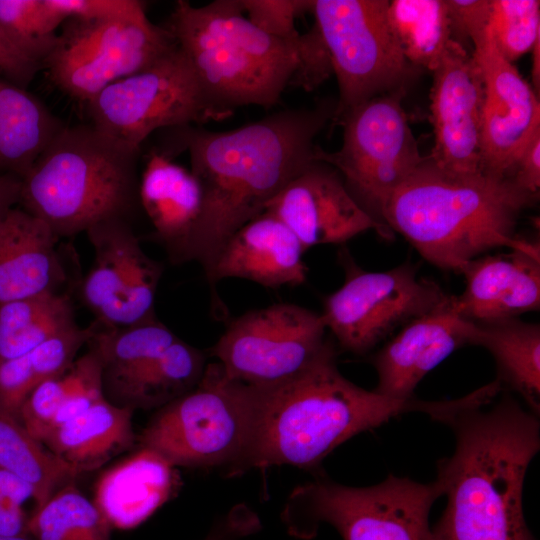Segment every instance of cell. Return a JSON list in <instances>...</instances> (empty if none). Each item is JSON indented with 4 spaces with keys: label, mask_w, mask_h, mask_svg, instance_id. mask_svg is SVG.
<instances>
[{
    "label": "cell",
    "mask_w": 540,
    "mask_h": 540,
    "mask_svg": "<svg viewBox=\"0 0 540 540\" xmlns=\"http://www.w3.org/2000/svg\"><path fill=\"white\" fill-rule=\"evenodd\" d=\"M336 103L292 108L229 131L171 128L174 146L190 156L203 208L187 262L206 276L226 241L265 211L268 202L314 158V139L333 119Z\"/></svg>",
    "instance_id": "obj_1"
},
{
    "label": "cell",
    "mask_w": 540,
    "mask_h": 540,
    "mask_svg": "<svg viewBox=\"0 0 540 540\" xmlns=\"http://www.w3.org/2000/svg\"><path fill=\"white\" fill-rule=\"evenodd\" d=\"M467 406L447 421L452 456L436 480L447 505L433 540H533L522 508L527 468L540 448L539 421L511 396L489 410Z\"/></svg>",
    "instance_id": "obj_2"
},
{
    "label": "cell",
    "mask_w": 540,
    "mask_h": 540,
    "mask_svg": "<svg viewBox=\"0 0 540 540\" xmlns=\"http://www.w3.org/2000/svg\"><path fill=\"white\" fill-rule=\"evenodd\" d=\"M258 390L255 425L248 449L233 474L251 468L291 465L311 469L351 437L403 413L443 419L456 402L392 399L346 379L332 341L297 377Z\"/></svg>",
    "instance_id": "obj_3"
},
{
    "label": "cell",
    "mask_w": 540,
    "mask_h": 540,
    "mask_svg": "<svg viewBox=\"0 0 540 540\" xmlns=\"http://www.w3.org/2000/svg\"><path fill=\"white\" fill-rule=\"evenodd\" d=\"M538 196L511 178L452 173L426 156L391 195L381 218L429 263L460 274L470 260L496 247L539 252L515 234L521 213Z\"/></svg>",
    "instance_id": "obj_4"
},
{
    "label": "cell",
    "mask_w": 540,
    "mask_h": 540,
    "mask_svg": "<svg viewBox=\"0 0 540 540\" xmlns=\"http://www.w3.org/2000/svg\"><path fill=\"white\" fill-rule=\"evenodd\" d=\"M243 14L240 0L200 7L179 0L165 26L220 120L242 106L276 105L298 64V44L265 33Z\"/></svg>",
    "instance_id": "obj_5"
},
{
    "label": "cell",
    "mask_w": 540,
    "mask_h": 540,
    "mask_svg": "<svg viewBox=\"0 0 540 540\" xmlns=\"http://www.w3.org/2000/svg\"><path fill=\"white\" fill-rule=\"evenodd\" d=\"M139 155L92 124L65 125L21 178L19 204L59 238L128 220L140 204Z\"/></svg>",
    "instance_id": "obj_6"
},
{
    "label": "cell",
    "mask_w": 540,
    "mask_h": 540,
    "mask_svg": "<svg viewBox=\"0 0 540 540\" xmlns=\"http://www.w3.org/2000/svg\"><path fill=\"white\" fill-rule=\"evenodd\" d=\"M258 390L208 363L200 382L159 408L141 434L148 448L174 467H225L233 474L251 441Z\"/></svg>",
    "instance_id": "obj_7"
},
{
    "label": "cell",
    "mask_w": 540,
    "mask_h": 540,
    "mask_svg": "<svg viewBox=\"0 0 540 540\" xmlns=\"http://www.w3.org/2000/svg\"><path fill=\"white\" fill-rule=\"evenodd\" d=\"M441 495L437 480L422 484L390 474L377 485L350 487L319 476L292 492L283 521L300 538L325 522L344 540H433L428 516Z\"/></svg>",
    "instance_id": "obj_8"
},
{
    "label": "cell",
    "mask_w": 540,
    "mask_h": 540,
    "mask_svg": "<svg viewBox=\"0 0 540 540\" xmlns=\"http://www.w3.org/2000/svg\"><path fill=\"white\" fill-rule=\"evenodd\" d=\"M312 12L338 82L333 120L373 97L405 88L415 74L391 24L388 0H314Z\"/></svg>",
    "instance_id": "obj_9"
},
{
    "label": "cell",
    "mask_w": 540,
    "mask_h": 540,
    "mask_svg": "<svg viewBox=\"0 0 540 540\" xmlns=\"http://www.w3.org/2000/svg\"><path fill=\"white\" fill-rule=\"evenodd\" d=\"M404 93L401 88L357 105L338 121L344 128L340 149L314 150V158L336 168L360 207L384 226L385 204L426 158L401 104Z\"/></svg>",
    "instance_id": "obj_10"
},
{
    "label": "cell",
    "mask_w": 540,
    "mask_h": 540,
    "mask_svg": "<svg viewBox=\"0 0 540 540\" xmlns=\"http://www.w3.org/2000/svg\"><path fill=\"white\" fill-rule=\"evenodd\" d=\"M177 43L146 13L122 18H68L43 68L62 92L88 103L110 84L147 69Z\"/></svg>",
    "instance_id": "obj_11"
},
{
    "label": "cell",
    "mask_w": 540,
    "mask_h": 540,
    "mask_svg": "<svg viewBox=\"0 0 540 540\" xmlns=\"http://www.w3.org/2000/svg\"><path fill=\"white\" fill-rule=\"evenodd\" d=\"M321 314L293 303H275L232 319L209 350L226 374L264 389L310 368L331 340Z\"/></svg>",
    "instance_id": "obj_12"
},
{
    "label": "cell",
    "mask_w": 540,
    "mask_h": 540,
    "mask_svg": "<svg viewBox=\"0 0 540 540\" xmlns=\"http://www.w3.org/2000/svg\"><path fill=\"white\" fill-rule=\"evenodd\" d=\"M345 281L328 295L321 314L340 347L362 355L388 338L397 328L448 304L436 282L418 277L405 263L387 271L370 272L347 262Z\"/></svg>",
    "instance_id": "obj_13"
},
{
    "label": "cell",
    "mask_w": 540,
    "mask_h": 540,
    "mask_svg": "<svg viewBox=\"0 0 540 540\" xmlns=\"http://www.w3.org/2000/svg\"><path fill=\"white\" fill-rule=\"evenodd\" d=\"M87 105L93 126L139 149L158 129L220 120L178 45L151 67L110 84Z\"/></svg>",
    "instance_id": "obj_14"
},
{
    "label": "cell",
    "mask_w": 540,
    "mask_h": 540,
    "mask_svg": "<svg viewBox=\"0 0 540 540\" xmlns=\"http://www.w3.org/2000/svg\"><path fill=\"white\" fill-rule=\"evenodd\" d=\"M94 251L80 286L83 303L106 327H130L156 318L163 266L142 249L128 220L99 223L85 232Z\"/></svg>",
    "instance_id": "obj_15"
},
{
    "label": "cell",
    "mask_w": 540,
    "mask_h": 540,
    "mask_svg": "<svg viewBox=\"0 0 540 540\" xmlns=\"http://www.w3.org/2000/svg\"><path fill=\"white\" fill-rule=\"evenodd\" d=\"M266 211L278 217L306 250L342 244L369 230L391 237L352 197L339 171L313 158L268 202Z\"/></svg>",
    "instance_id": "obj_16"
},
{
    "label": "cell",
    "mask_w": 540,
    "mask_h": 540,
    "mask_svg": "<svg viewBox=\"0 0 540 540\" xmlns=\"http://www.w3.org/2000/svg\"><path fill=\"white\" fill-rule=\"evenodd\" d=\"M432 72L430 110L434 146L427 158L452 173L482 172L483 81L474 57L451 39Z\"/></svg>",
    "instance_id": "obj_17"
},
{
    "label": "cell",
    "mask_w": 540,
    "mask_h": 540,
    "mask_svg": "<svg viewBox=\"0 0 540 540\" xmlns=\"http://www.w3.org/2000/svg\"><path fill=\"white\" fill-rule=\"evenodd\" d=\"M472 56L483 81L481 169L511 178L521 153L540 130L539 100L487 33L484 41L473 47Z\"/></svg>",
    "instance_id": "obj_18"
},
{
    "label": "cell",
    "mask_w": 540,
    "mask_h": 540,
    "mask_svg": "<svg viewBox=\"0 0 540 540\" xmlns=\"http://www.w3.org/2000/svg\"><path fill=\"white\" fill-rule=\"evenodd\" d=\"M476 336V324L454 311L452 299L410 321L373 356L378 376L374 391L392 399H412L428 372L457 349L475 345Z\"/></svg>",
    "instance_id": "obj_19"
},
{
    "label": "cell",
    "mask_w": 540,
    "mask_h": 540,
    "mask_svg": "<svg viewBox=\"0 0 540 540\" xmlns=\"http://www.w3.org/2000/svg\"><path fill=\"white\" fill-rule=\"evenodd\" d=\"M306 251L293 232L265 210L232 234L205 278L214 296L216 284L227 278L269 289L300 286L308 274Z\"/></svg>",
    "instance_id": "obj_20"
},
{
    "label": "cell",
    "mask_w": 540,
    "mask_h": 540,
    "mask_svg": "<svg viewBox=\"0 0 540 540\" xmlns=\"http://www.w3.org/2000/svg\"><path fill=\"white\" fill-rule=\"evenodd\" d=\"M460 274L465 289L452 298L454 311L472 323L517 317L540 308V254L511 250L470 260Z\"/></svg>",
    "instance_id": "obj_21"
},
{
    "label": "cell",
    "mask_w": 540,
    "mask_h": 540,
    "mask_svg": "<svg viewBox=\"0 0 540 540\" xmlns=\"http://www.w3.org/2000/svg\"><path fill=\"white\" fill-rule=\"evenodd\" d=\"M58 240L46 223L23 208L0 216V304L59 291L67 275Z\"/></svg>",
    "instance_id": "obj_22"
},
{
    "label": "cell",
    "mask_w": 540,
    "mask_h": 540,
    "mask_svg": "<svg viewBox=\"0 0 540 540\" xmlns=\"http://www.w3.org/2000/svg\"><path fill=\"white\" fill-rule=\"evenodd\" d=\"M139 203L170 262H187L203 208L202 188L191 170L163 153L153 152L139 180Z\"/></svg>",
    "instance_id": "obj_23"
},
{
    "label": "cell",
    "mask_w": 540,
    "mask_h": 540,
    "mask_svg": "<svg viewBox=\"0 0 540 540\" xmlns=\"http://www.w3.org/2000/svg\"><path fill=\"white\" fill-rule=\"evenodd\" d=\"M179 479L176 467L155 451L139 447L101 474L93 502L111 528L133 529L174 495Z\"/></svg>",
    "instance_id": "obj_24"
},
{
    "label": "cell",
    "mask_w": 540,
    "mask_h": 540,
    "mask_svg": "<svg viewBox=\"0 0 540 540\" xmlns=\"http://www.w3.org/2000/svg\"><path fill=\"white\" fill-rule=\"evenodd\" d=\"M134 410L101 399L80 416L56 427L42 444L79 475L96 470L137 443Z\"/></svg>",
    "instance_id": "obj_25"
},
{
    "label": "cell",
    "mask_w": 540,
    "mask_h": 540,
    "mask_svg": "<svg viewBox=\"0 0 540 540\" xmlns=\"http://www.w3.org/2000/svg\"><path fill=\"white\" fill-rule=\"evenodd\" d=\"M86 346L101 365L105 398L120 406L139 376L178 337L156 318L123 328L93 322Z\"/></svg>",
    "instance_id": "obj_26"
},
{
    "label": "cell",
    "mask_w": 540,
    "mask_h": 540,
    "mask_svg": "<svg viewBox=\"0 0 540 540\" xmlns=\"http://www.w3.org/2000/svg\"><path fill=\"white\" fill-rule=\"evenodd\" d=\"M64 126L39 98L0 77V169L24 177Z\"/></svg>",
    "instance_id": "obj_27"
},
{
    "label": "cell",
    "mask_w": 540,
    "mask_h": 540,
    "mask_svg": "<svg viewBox=\"0 0 540 540\" xmlns=\"http://www.w3.org/2000/svg\"><path fill=\"white\" fill-rule=\"evenodd\" d=\"M475 345L493 356L499 384L516 391L531 412L540 411V326L518 317L475 323Z\"/></svg>",
    "instance_id": "obj_28"
},
{
    "label": "cell",
    "mask_w": 540,
    "mask_h": 540,
    "mask_svg": "<svg viewBox=\"0 0 540 540\" xmlns=\"http://www.w3.org/2000/svg\"><path fill=\"white\" fill-rule=\"evenodd\" d=\"M78 325L68 294L46 292L0 304V361L24 355Z\"/></svg>",
    "instance_id": "obj_29"
},
{
    "label": "cell",
    "mask_w": 540,
    "mask_h": 540,
    "mask_svg": "<svg viewBox=\"0 0 540 540\" xmlns=\"http://www.w3.org/2000/svg\"><path fill=\"white\" fill-rule=\"evenodd\" d=\"M90 332L89 326L76 325L24 355L0 361V410L18 420L28 394L42 381L64 373L87 344Z\"/></svg>",
    "instance_id": "obj_30"
},
{
    "label": "cell",
    "mask_w": 540,
    "mask_h": 540,
    "mask_svg": "<svg viewBox=\"0 0 540 540\" xmlns=\"http://www.w3.org/2000/svg\"><path fill=\"white\" fill-rule=\"evenodd\" d=\"M0 468L33 486L35 508L79 474L36 440L14 417L0 410Z\"/></svg>",
    "instance_id": "obj_31"
},
{
    "label": "cell",
    "mask_w": 540,
    "mask_h": 540,
    "mask_svg": "<svg viewBox=\"0 0 540 540\" xmlns=\"http://www.w3.org/2000/svg\"><path fill=\"white\" fill-rule=\"evenodd\" d=\"M203 351L177 338L139 376L120 407L161 408L191 391L207 366Z\"/></svg>",
    "instance_id": "obj_32"
},
{
    "label": "cell",
    "mask_w": 540,
    "mask_h": 540,
    "mask_svg": "<svg viewBox=\"0 0 540 540\" xmlns=\"http://www.w3.org/2000/svg\"><path fill=\"white\" fill-rule=\"evenodd\" d=\"M389 17L407 61L433 71L451 41L445 0L389 1Z\"/></svg>",
    "instance_id": "obj_33"
},
{
    "label": "cell",
    "mask_w": 540,
    "mask_h": 540,
    "mask_svg": "<svg viewBox=\"0 0 540 540\" xmlns=\"http://www.w3.org/2000/svg\"><path fill=\"white\" fill-rule=\"evenodd\" d=\"M111 527L95 503L70 482L29 516L34 540H111Z\"/></svg>",
    "instance_id": "obj_34"
},
{
    "label": "cell",
    "mask_w": 540,
    "mask_h": 540,
    "mask_svg": "<svg viewBox=\"0 0 540 540\" xmlns=\"http://www.w3.org/2000/svg\"><path fill=\"white\" fill-rule=\"evenodd\" d=\"M66 18L48 0H0V23L15 46L43 68Z\"/></svg>",
    "instance_id": "obj_35"
},
{
    "label": "cell",
    "mask_w": 540,
    "mask_h": 540,
    "mask_svg": "<svg viewBox=\"0 0 540 540\" xmlns=\"http://www.w3.org/2000/svg\"><path fill=\"white\" fill-rule=\"evenodd\" d=\"M487 34L502 57L513 63L540 40V1L490 0Z\"/></svg>",
    "instance_id": "obj_36"
},
{
    "label": "cell",
    "mask_w": 540,
    "mask_h": 540,
    "mask_svg": "<svg viewBox=\"0 0 540 540\" xmlns=\"http://www.w3.org/2000/svg\"><path fill=\"white\" fill-rule=\"evenodd\" d=\"M67 378V393L55 418L53 429L80 416L105 398L101 365L92 350L88 349L84 355L75 359L67 370Z\"/></svg>",
    "instance_id": "obj_37"
},
{
    "label": "cell",
    "mask_w": 540,
    "mask_h": 540,
    "mask_svg": "<svg viewBox=\"0 0 540 540\" xmlns=\"http://www.w3.org/2000/svg\"><path fill=\"white\" fill-rule=\"evenodd\" d=\"M68 370V369H67ZM67 370L39 383L25 398L18 420L39 442L53 429L68 388Z\"/></svg>",
    "instance_id": "obj_38"
},
{
    "label": "cell",
    "mask_w": 540,
    "mask_h": 540,
    "mask_svg": "<svg viewBox=\"0 0 540 540\" xmlns=\"http://www.w3.org/2000/svg\"><path fill=\"white\" fill-rule=\"evenodd\" d=\"M248 19L265 33L298 44L300 33L295 20L312 12L314 0H240Z\"/></svg>",
    "instance_id": "obj_39"
},
{
    "label": "cell",
    "mask_w": 540,
    "mask_h": 540,
    "mask_svg": "<svg viewBox=\"0 0 540 540\" xmlns=\"http://www.w3.org/2000/svg\"><path fill=\"white\" fill-rule=\"evenodd\" d=\"M297 55L298 64L289 85L312 91L333 73L328 50L315 24L300 34Z\"/></svg>",
    "instance_id": "obj_40"
},
{
    "label": "cell",
    "mask_w": 540,
    "mask_h": 540,
    "mask_svg": "<svg viewBox=\"0 0 540 540\" xmlns=\"http://www.w3.org/2000/svg\"><path fill=\"white\" fill-rule=\"evenodd\" d=\"M451 39L463 46L471 41L473 47L486 38L490 15V0H445Z\"/></svg>",
    "instance_id": "obj_41"
},
{
    "label": "cell",
    "mask_w": 540,
    "mask_h": 540,
    "mask_svg": "<svg viewBox=\"0 0 540 540\" xmlns=\"http://www.w3.org/2000/svg\"><path fill=\"white\" fill-rule=\"evenodd\" d=\"M48 3L66 19L98 20L146 13L144 3L138 0H48Z\"/></svg>",
    "instance_id": "obj_42"
},
{
    "label": "cell",
    "mask_w": 540,
    "mask_h": 540,
    "mask_svg": "<svg viewBox=\"0 0 540 540\" xmlns=\"http://www.w3.org/2000/svg\"><path fill=\"white\" fill-rule=\"evenodd\" d=\"M42 66L24 55L11 41L0 23V75L27 89Z\"/></svg>",
    "instance_id": "obj_43"
},
{
    "label": "cell",
    "mask_w": 540,
    "mask_h": 540,
    "mask_svg": "<svg viewBox=\"0 0 540 540\" xmlns=\"http://www.w3.org/2000/svg\"><path fill=\"white\" fill-rule=\"evenodd\" d=\"M260 527L256 513L241 504L222 516L203 540H241L257 532Z\"/></svg>",
    "instance_id": "obj_44"
},
{
    "label": "cell",
    "mask_w": 540,
    "mask_h": 540,
    "mask_svg": "<svg viewBox=\"0 0 540 540\" xmlns=\"http://www.w3.org/2000/svg\"><path fill=\"white\" fill-rule=\"evenodd\" d=\"M511 178L523 189L539 194L540 130L531 138L513 169Z\"/></svg>",
    "instance_id": "obj_45"
},
{
    "label": "cell",
    "mask_w": 540,
    "mask_h": 540,
    "mask_svg": "<svg viewBox=\"0 0 540 540\" xmlns=\"http://www.w3.org/2000/svg\"><path fill=\"white\" fill-rule=\"evenodd\" d=\"M29 499L35 502L33 486L16 474L0 468V502L23 506Z\"/></svg>",
    "instance_id": "obj_46"
},
{
    "label": "cell",
    "mask_w": 540,
    "mask_h": 540,
    "mask_svg": "<svg viewBox=\"0 0 540 540\" xmlns=\"http://www.w3.org/2000/svg\"><path fill=\"white\" fill-rule=\"evenodd\" d=\"M29 516L23 506L0 502V535L21 536L28 534Z\"/></svg>",
    "instance_id": "obj_47"
},
{
    "label": "cell",
    "mask_w": 540,
    "mask_h": 540,
    "mask_svg": "<svg viewBox=\"0 0 540 540\" xmlns=\"http://www.w3.org/2000/svg\"><path fill=\"white\" fill-rule=\"evenodd\" d=\"M21 179L13 174L0 175V216L20 202Z\"/></svg>",
    "instance_id": "obj_48"
},
{
    "label": "cell",
    "mask_w": 540,
    "mask_h": 540,
    "mask_svg": "<svg viewBox=\"0 0 540 540\" xmlns=\"http://www.w3.org/2000/svg\"><path fill=\"white\" fill-rule=\"evenodd\" d=\"M532 52V81L535 88L534 91H537L538 94L540 88V40L534 45Z\"/></svg>",
    "instance_id": "obj_49"
},
{
    "label": "cell",
    "mask_w": 540,
    "mask_h": 540,
    "mask_svg": "<svg viewBox=\"0 0 540 540\" xmlns=\"http://www.w3.org/2000/svg\"><path fill=\"white\" fill-rule=\"evenodd\" d=\"M0 540H34L30 535H21V536H2L0 535Z\"/></svg>",
    "instance_id": "obj_50"
}]
</instances>
